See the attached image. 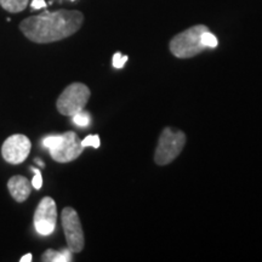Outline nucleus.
Segmentation results:
<instances>
[{
	"instance_id": "nucleus-1",
	"label": "nucleus",
	"mask_w": 262,
	"mask_h": 262,
	"mask_svg": "<svg viewBox=\"0 0 262 262\" xmlns=\"http://www.w3.org/2000/svg\"><path fill=\"white\" fill-rule=\"evenodd\" d=\"M84 22V15L77 10L45 11L29 16L19 24V31L29 40L37 44H49L73 35Z\"/></svg>"
},
{
	"instance_id": "nucleus-2",
	"label": "nucleus",
	"mask_w": 262,
	"mask_h": 262,
	"mask_svg": "<svg viewBox=\"0 0 262 262\" xmlns=\"http://www.w3.org/2000/svg\"><path fill=\"white\" fill-rule=\"evenodd\" d=\"M42 146L50 150L52 159L57 163L73 162L83 153L81 140L73 131L62 135H49L42 139Z\"/></svg>"
},
{
	"instance_id": "nucleus-3",
	"label": "nucleus",
	"mask_w": 262,
	"mask_h": 262,
	"mask_svg": "<svg viewBox=\"0 0 262 262\" xmlns=\"http://www.w3.org/2000/svg\"><path fill=\"white\" fill-rule=\"evenodd\" d=\"M204 25H196L175 35L170 41V51L179 58H191L206 49L202 41V34L208 31Z\"/></svg>"
},
{
	"instance_id": "nucleus-4",
	"label": "nucleus",
	"mask_w": 262,
	"mask_h": 262,
	"mask_svg": "<svg viewBox=\"0 0 262 262\" xmlns=\"http://www.w3.org/2000/svg\"><path fill=\"white\" fill-rule=\"evenodd\" d=\"M186 143V135L180 130L165 127L159 137L157 146L155 162L158 165H166L176 159L182 152Z\"/></svg>"
},
{
	"instance_id": "nucleus-5",
	"label": "nucleus",
	"mask_w": 262,
	"mask_h": 262,
	"mask_svg": "<svg viewBox=\"0 0 262 262\" xmlns=\"http://www.w3.org/2000/svg\"><path fill=\"white\" fill-rule=\"evenodd\" d=\"M90 89L83 83H73L68 85L63 93L57 98L56 107L62 116L72 117L80 112L86 106L90 98Z\"/></svg>"
},
{
	"instance_id": "nucleus-6",
	"label": "nucleus",
	"mask_w": 262,
	"mask_h": 262,
	"mask_svg": "<svg viewBox=\"0 0 262 262\" xmlns=\"http://www.w3.org/2000/svg\"><path fill=\"white\" fill-rule=\"evenodd\" d=\"M61 222L62 227H63L68 249L73 254L80 253L84 249L85 239L78 212L73 208H71V206H67V208H64L62 210Z\"/></svg>"
},
{
	"instance_id": "nucleus-7",
	"label": "nucleus",
	"mask_w": 262,
	"mask_h": 262,
	"mask_svg": "<svg viewBox=\"0 0 262 262\" xmlns=\"http://www.w3.org/2000/svg\"><path fill=\"white\" fill-rule=\"evenodd\" d=\"M57 208L56 203L51 196H44L35 209L34 227L40 235H50L56 228Z\"/></svg>"
},
{
	"instance_id": "nucleus-8",
	"label": "nucleus",
	"mask_w": 262,
	"mask_h": 262,
	"mask_svg": "<svg viewBox=\"0 0 262 262\" xmlns=\"http://www.w3.org/2000/svg\"><path fill=\"white\" fill-rule=\"evenodd\" d=\"M32 143L26 135L15 134L8 137L2 146V156L10 164L24 163L31 152Z\"/></svg>"
},
{
	"instance_id": "nucleus-9",
	"label": "nucleus",
	"mask_w": 262,
	"mask_h": 262,
	"mask_svg": "<svg viewBox=\"0 0 262 262\" xmlns=\"http://www.w3.org/2000/svg\"><path fill=\"white\" fill-rule=\"evenodd\" d=\"M8 189L16 202L24 203L31 194L32 183L25 176L15 175L8 181Z\"/></svg>"
},
{
	"instance_id": "nucleus-10",
	"label": "nucleus",
	"mask_w": 262,
	"mask_h": 262,
	"mask_svg": "<svg viewBox=\"0 0 262 262\" xmlns=\"http://www.w3.org/2000/svg\"><path fill=\"white\" fill-rule=\"evenodd\" d=\"M72 251L70 249H64L62 251L52 250V249H48L47 251H44V254L41 255V261L42 262H71L73 261L72 257Z\"/></svg>"
},
{
	"instance_id": "nucleus-11",
	"label": "nucleus",
	"mask_w": 262,
	"mask_h": 262,
	"mask_svg": "<svg viewBox=\"0 0 262 262\" xmlns=\"http://www.w3.org/2000/svg\"><path fill=\"white\" fill-rule=\"evenodd\" d=\"M29 0H0V6L11 14H18L27 9Z\"/></svg>"
},
{
	"instance_id": "nucleus-12",
	"label": "nucleus",
	"mask_w": 262,
	"mask_h": 262,
	"mask_svg": "<svg viewBox=\"0 0 262 262\" xmlns=\"http://www.w3.org/2000/svg\"><path fill=\"white\" fill-rule=\"evenodd\" d=\"M72 119H73V123L75 125L80 127H86L90 124V114L85 111H80V112L75 113L74 116H72Z\"/></svg>"
},
{
	"instance_id": "nucleus-13",
	"label": "nucleus",
	"mask_w": 262,
	"mask_h": 262,
	"mask_svg": "<svg viewBox=\"0 0 262 262\" xmlns=\"http://www.w3.org/2000/svg\"><path fill=\"white\" fill-rule=\"evenodd\" d=\"M202 41H203V44H204L206 47V49H208V48L215 49L219 45L217 38H216L215 35L212 34L210 31H209V29H208V31H205L202 34Z\"/></svg>"
},
{
	"instance_id": "nucleus-14",
	"label": "nucleus",
	"mask_w": 262,
	"mask_h": 262,
	"mask_svg": "<svg viewBox=\"0 0 262 262\" xmlns=\"http://www.w3.org/2000/svg\"><path fill=\"white\" fill-rule=\"evenodd\" d=\"M81 145L85 148V147H94V148H98L101 145L100 136L98 135H89L85 137L84 140H81Z\"/></svg>"
},
{
	"instance_id": "nucleus-15",
	"label": "nucleus",
	"mask_w": 262,
	"mask_h": 262,
	"mask_svg": "<svg viewBox=\"0 0 262 262\" xmlns=\"http://www.w3.org/2000/svg\"><path fill=\"white\" fill-rule=\"evenodd\" d=\"M29 170L34 172V178H33V180H32V186L35 189H40L41 186H42V176H41L40 170L33 168V166H31Z\"/></svg>"
},
{
	"instance_id": "nucleus-16",
	"label": "nucleus",
	"mask_w": 262,
	"mask_h": 262,
	"mask_svg": "<svg viewBox=\"0 0 262 262\" xmlns=\"http://www.w3.org/2000/svg\"><path fill=\"white\" fill-rule=\"evenodd\" d=\"M127 56H123L120 52H116L113 56V67L117 68V70H120V68L124 67V64L126 63Z\"/></svg>"
},
{
	"instance_id": "nucleus-17",
	"label": "nucleus",
	"mask_w": 262,
	"mask_h": 262,
	"mask_svg": "<svg viewBox=\"0 0 262 262\" xmlns=\"http://www.w3.org/2000/svg\"><path fill=\"white\" fill-rule=\"evenodd\" d=\"M31 6H32V9L38 10L41 8H47V3H45V0H32Z\"/></svg>"
},
{
	"instance_id": "nucleus-18",
	"label": "nucleus",
	"mask_w": 262,
	"mask_h": 262,
	"mask_svg": "<svg viewBox=\"0 0 262 262\" xmlns=\"http://www.w3.org/2000/svg\"><path fill=\"white\" fill-rule=\"evenodd\" d=\"M33 260L32 254H26L24 257L19 258V262H31Z\"/></svg>"
},
{
	"instance_id": "nucleus-19",
	"label": "nucleus",
	"mask_w": 262,
	"mask_h": 262,
	"mask_svg": "<svg viewBox=\"0 0 262 262\" xmlns=\"http://www.w3.org/2000/svg\"><path fill=\"white\" fill-rule=\"evenodd\" d=\"M35 163H37V164H39V165H40V166H41V168H44V163H42L40 159H35Z\"/></svg>"
},
{
	"instance_id": "nucleus-20",
	"label": "nucleus",
	"mask_w": 262,
	"mask_h": 262,
	"mask_svg": "<svg viewBox=\"0 0 262 262\" xmlns=\"http://www.w3.org/2000/svg\"><path fill=\"white\" fill-rule=\"evenodd\" d=\"M72 2H74V0H72Z\"/></svg>"
}]
</instances>
